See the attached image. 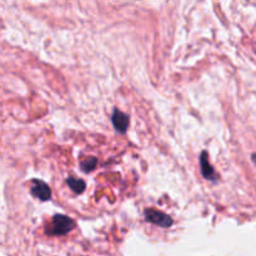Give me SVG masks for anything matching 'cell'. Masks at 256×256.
Segmentation results:
<instances>
[{
    "label": "cell",
    "instance_id": "6da1fadb",
    "mask_svg": "<svg viewBox=\"0 0 256 256\" xmlns=\"http://www.w3.org/2000/svg\"><path fill=\"white\" fill-rule=\"evenodd\" d=\"M74 228L75 222L70 218L65 216V215H55L52 218V225H50L49 230H46V232L49 235H54V236H62V235L72 232Z\"/></svg>",
    "mask_w": 256,
    "mask_h": 256
},
{
    "label": "cell",
    "instance_id": "7a4b0ae2",
    "mask_svg": "<svg viewBox=\"0 0 256 256\" xmlns=\"http://www.w3.org/2000/svg\"><path fill=\"white\" fill-rule=\"evenodd\" d=\"M145 219L152 224L158 225L160 228H170L172 225V219L165 212L155 209L145 210Z\"/></svg>",
    "mask_w": 256,
    "mask_h": 256
},
{
    "label": "cell",
    "instance_id": "3957f363",
    "mask_svg": "<svg viewBox=\"0 0 256 256\" xmlns=\"http://www.w3.org/2000/svg\"><path fill=\"white\" fill-rule=\"evenodd\" d=\"M32 196L38 198L42 202H48L52 198L50 188L42 180H34V185L32 188Z\"/></svg>",
    "mask_w": 256,
    "mask_h": 256
},
{
    "label": "cell",
    "instance_id": "277c9868",
    "mask_svg": "<svg viewBox=\"0 0 256 256\" xmlns=\"http://www.w3.org/2000/svg\"><path fill=\"white\" fill-rule=\"evenodd\" d=\"M200 166H202V174L205 179L212 180V182H215L218 179L214 168L210 164L209 155H208L206 152H202L200 154Z\"/></svg>",
    "mask_w": 256,
    "mask_h": 256
},
{
    "label": "cell",
    "instance_id": "5b68a950",
    "mask_svg": "<svg viewBox=\"0 0 256 256\" xmlns=\"http://www.w3.org/2000/svg\"><path fill=\"white\" fill-rule=\"evenodd\" d=\"M112 125H114L115 129L120 132V134H124L126 132L128 126H129V116L126 114H124L120 110H115L114 114H112Z\"/></svg>",
    "mask_w": 256,
    "mask_h": 256
},
{
    "label": "cell",
    "instance_id": "8992f818",
    "mask_svg": "<svg viewBox=\"0 0 256 256\" xmlns=\"http://www.w3.org/2000/svg\"><path fill=\"white\" fill-rule=\"evenodd\" d=\"M66 182L70 186V189H72L74 192H76V194H82V192L85 190V188H86V184L80 179L69 178V179L66 180Z\"/></svg>",
    "mask_w": 256,
    "mask_h": 256
},
{
    "label": "cell",
    "instance_id": "52a82bcc",
    "mask_svg": "<svg viewBox=\"0 0 256 256\" xmlns=\"http://www.w3.org/2000/svg\"><path fill=\"white\" fill-rule=\"evenodd\" d=\"M96 164H98V159H96V158L92 156V158H89V159L84 160V162L80 164V166H82V172H92V170L95 169Z\"/></svg>",
    "mask_w": 256,
    "mask_h": 256
},
{
    "label": "cell",
    "instance_id": "ba28073f",
    "mask_svg": "<svg viewBox=\"0 0 256 256\" xmlns=\"http://www.w3.org/2000/svg\"><path fill=\"white\" fill-rule=\"evenodd\" d=\"M252 162H254V164L256 165V154L252 155Z\"/></svg>",
    "mask_w": 256,
    "mask_h": 256
}]
</instances>
